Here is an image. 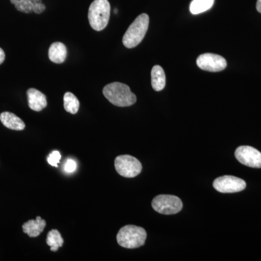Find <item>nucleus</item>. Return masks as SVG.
<instances>
[{
	"label": "nucleus",
	"mask_w": 261,
	"mask_h": 261,
	"mask_svg": "<svg viewBox=\"0 0 261 261\" xmlns=\"http://www.w3.org/2000/svg\"><path fill=\"white\" fill-rule=\"evenodd\" d=\"M103 94L110 102L118 107H128L137 102V97L126 84L113 82L103 88Z\"/></svg>",
	"instance_id": "1"
},
{
	"label": "nucleus",
	"mask_w": 261,
	"mask_h": 261,
	"mask_svg": "<svg viewBox=\"0 0 261 261\" xmlns=\"http://www.w3.org/2000/svg\"><path fill=\"white\" fill-rule=\"evenodd\" d=\"M67 57V48L61 42H55L49 49V58L53 63L61 64L64 63Z\"/></svg>",
	"instance_id": "13"
},
{
	"label": "nucleus",
	"mask_w": 261,
	"mask_h": 261,
	"mask_svg": "<svg viewBox=\"0 0 261 261\" xmlns=\"http://www.w3.org/2000/svg\"><path fill=\"white\" fill-rule=\"evenodd\" d=\"M152 86L154 91L160 92L166 86V74L162 67L159 65H154L151 71Z\"/></svg>",
	"instance_id": "14"
},
{
	"label": "nucleus",
	"mask_w": 261,
	"mask_h": 261,
	"mask_svg": "<svg viewBox=\"0 0 261 261\" xmlns=\"http://www.w3.org/2000/svg\"><path fill=\"white\" fill-rule=\"evenodd\" d=\"M76 162L73 159H68L65 163L64 171L65 172L68 173H72L74 172L76 170Z\"/></svg>",
	"instance_id": "19"
},
{
	"label": "nucleus",
	"mask_w": 261,
	"mask_h": 261,
	"mask_svg": "<svg viewBox=\"0 0 261 261\" xmlns=\"http://www.w3.org/2000/svg\"><path fill=\"white\" fill-rule=\"evenodd\" d=\"M0 121L5 127L11 130H22L25 127L24 122L13 113H2L0 114Z\"/></svg>",
	"instance_id": "12"
},
{
	"label": "nucleus",
	"mask_w": 261,
	"mask_h": 261,
	"mask_svg": "<svg viewBox=\"0 0 261 261\" xmlns=\"http://www.w3.org/2000/svg\"><path fill=\"white\" fill-rule=\"evenodd\" d=\"M197 65L202 70L219 72L227 66V62L222 56L213 53H205L197 58Z\"/></svg>",
	"instance_id": "9"
},
{
	"label": "nucleus",
	"mask_w": 261,
	"mask_h": 261,
	"mask_svg": "<svg viewBox=\"0 0 261 261\" xmlns=\"http://www.w3.org/2000/svg\"><path fill=\"white\" fill-rule=\"evenodd\" d=\"M61 159V154L58 151L55 150L51 152L47 158V162L51 166L58 167V163H60Z\"/></svg>",
	"instance_id": "18"
},
{
	"label": "nucleus",
	"mask_w": 261,
	"mask_h": 261,
	"mask_svg": "<svg viewBox=\"0 0 261 261\" xmlns=\"http://www.w3.org/2000/svg\"><path fill=\"white\" fill-rule=\"evenodd\" d=\"M115 168L118 174L126 178L136 177L142 170L140 161L128 154L118 156L115 160Z\"/></svg>",
	"instance_id": "5"
},
{
	"label": "nucleus",
	"mask_w": 261,
	"mask_h": 261,
	"mask_svg": "<svg viewBox=\"0 0 261 261\" xmlns=\"http://www.w3.org/2000/svg\"><path fill=\"white\" fill-rule=\"evenodd\" d=\"M214 187L221 193H235L243 191L246 188V182L233 176H224L216 178Z\"/></svg>",
	"instance_id": "7"
},
{
	"label": "nucleus",
	"mask_w": 261,
	"mask_h": 261,
	"mask_svg": "<svg viewBox=\"0 0 261 261\" xmlns=\"http://www.w3.org/2000/svg\"><path fill=\"white\" fill-rule=\"evenodd\" d=\"M28 104L32 111L39 112L47 106V97L40 91L34 88L29 89L27 91Z\"/></svg>",
	"instance_id": "10"
},
{
	"label": "nucleus",
	"mask_w": 261,
	"mask_h": 261,
	"mask_svg": "<svg viewBox=\"0 0 261 261\" xmlns=\"http://www.w3.org/2000/svg\"><path fill=\"white\" fill-rule=\"evenodd\" d=\"M5 53L2 48H0V65L5 61Z\"/></svg>",
	"instance_id": "20"
},
{
	"label": "nucleus",
	"mask_w": 261,
	"mask_h": 261,
	"mask_svg": "<svg viewBox=\"0 0 261 261\" xmlns=\"http://www.w3.org/2000/svg\"><path fill=\"white\" fill-rule=\"evenodd\" d=\"M64 100V108L67 112L71 114H76L80 110V102L78 98L71 92H66L63 97Z\"/></svg>",
	"instance_id": "16"
},
{
	"label": "nucleus",
	"mask_w": 261,
	"mask_h": 261,
	"mask_svg": "<svg viewBox=\"0 0 261 261\" xmlns=\"http://www.w3.org/2000/svg\"><path fill=\"white\" fill-rule=\"evenodd\" d=\"M149 23L148 15L142 13L139 15L125 33L123 38V45L130 49L140 44L148 30Z\"/></svg>",
	"instance_id": "2"
},
{
	"label": "nucleus",
	"mask_w": 261,
	"mask_h": 261,
	"mask_svg": "<svg viewBox=\"0 0 261 261\" xmlns=\"http://www.w3.org/2000/svg\"><path fill=\"white\" fill-rule=\"evenodd\" d=\"M47 223L40 216H37L35 220H29L23 225V231L30 238H37L44 231Z\"/></svg>",
	"instance_id": "11"
},
{
	"label": "nucleus",
	"mask_w": 261,
	"mask_h": 261,
	"mask_svg": "<svg viewBox=\"0 0 261 261\" xmlns=\"http://www.w3.org/2000/svg\"><path fill=\"white\" fill-rule=\"evenodd\" d=\"M147 239V232L143 228L134 225L123 226L117 234V242L120 246L135 249L143 246Z\"/></svg>",
	"instance_id": "3"
},
{
	"label": "nucleus",
	"mask_w": 261,
	"mask_h": 261,
	"mask_svg": "<svg viewBox=\"0 0 261 261\" xmlns=\"http://www.w3.org/2000/svg\"><path fill=\"white\" fill-rule=\"evenodd\" d=\"M239 162L248 167L261 168V152L250 146H240L235 151Z\"/></svg>",
	"instance_id": "8"
},
{
	"label": "nucleus",
	"mask_w": 261,
	"mask_h": 261,
	"mask_svg": "<svg viewBox=\"0 0 261 261\" xmlns=\"http://www.w3.org/2000/svg\"><path fill=\"white\" fill-rule=\"evenodd\" d=\"M215 0H192L190 6L192 14L198 15L210 10L214 4Z\"/></svg>",
	"instance_id": "15"
},
{
	"label": "nucleus",
	"mask_w": 261,
	"mask_h": 261,
	"mask_svg": "<svg viewBox=\"0 0 261 261\" xmlns=\"http://www.w3.org/2000/svg\"><path fill=\"white\" fill-rule=\"evenodd\" d=\"M111 16V5L108 0H94L89 8V24L94 30L100 32L106 28Z\"/></svg>",
	"instance_id": "4"
},
{
	"label": "nucleus",
	"mask_w": 261,
	"mask_h": 261,
	"mask_svg": "<svg viewBox=\"0 0 261 261\" xmlns=\"http://www.w3.org/2000/svg\"><path fill=\"white\" fill-rule=\"evenodd\" d=\"M47 245L50 247L51 251H58L59 247H61L64 243V240L61 237V233L56 229L51 230L47 233Z\"/></svg>",
	"instance_id": "17"
},
{
	"label": "nucleus",
	"mask_w": 261,
	"mask_h": 261,
	"mask_svg": "<svg viewBox=\"0 0 261 261\" xmlns=\"http://www.w3.org/2000/svg\"><path fill=\"white\" fill-rule=\"evenodd\" d=\"M256 8L257 11L261 13V0H257L256 4Z\"/></svg>",
	"instance_id": "21"
},
{
	"label": "nucleus",
	"mask_w": 261,
	"mask_h": 261,
	"mask_svg": "<svg viewBox=\"0 0 261 261\" xmlns=\"http://www.w3.org/2000/svg\"><path fill=\"white\" fill-rule=\"evenodd\" d=\"M152 208L156 212L164 215L178 214L183 207V203L174 195H161L154 197L152 202Z\"/></svg>",
	"instance_id": "6"
}]
</instances>
